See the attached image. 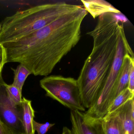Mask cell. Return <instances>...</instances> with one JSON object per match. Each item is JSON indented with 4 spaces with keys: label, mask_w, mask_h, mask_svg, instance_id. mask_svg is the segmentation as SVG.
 Returning a JSON list of instances; mask_svg holds the SVG:
<instances>
[{
    "label": "cell",
    "mask_w": 134,
    "mask_h": 134,
    "mask_svg": "<svg viewBox=\"0 0 134 134\" xmlns=\"http://www.w3.org/2000/svg\"><path fill=\"white\" fill-rule=\"evenodd\" d=\"M54 125L55 124H51L48 122L44 124H41L34 120L33 122L34 129V131L37 132V134H46Z\"/></svg>",
    "instance_id": "2e32d148"
},
{
    "label": "cell",
    "mask_w": 134,
    "mask_h": 134,
    "mask_svg": "<svg viewBox=\"0 0 134 134\" xmlns=\"http://www.w3.org/2000/svg\"><path fill=\"white\" fill-rule=\"evenodd\" d=\"M6 90L10 101L16 107L22 105V92L18 88L12 85L7 84Z\"/></svg>",
    "instance_id": "9a60e30c"
},
{
    "label": "cell",
    "mask_w": 134,
    "mask_h": 134,
    "mask_svg": "<svg viewBox=\"0 0 134 134\" xmlns=\"http://www.w3.org/2000/svg\"><path fill=\"white\" fill-rule=\"evenodd\" d=\"M14 71V80L12 85L15 86L22 92L24 83L28 77L32 74L31 72L22 64H20L16 69H12Z\"/></svg>",
    "instance_id": "4fadbf2b"
},
{
    "label": "cell",
    "mask_w": 134,
    "mask_h": 134,
    "mask_svg": "<svg viewBox=\"0 0 134 134\" xmlns=\"http://www.w3.org/2000/svg\"><path fill=\"white\" fill-rule=\"evenodd\" d=\"M104 134H124L122 121L116 111L103 118Z\"/></svg>",
    "instance_id": "8fae6325"
},
{
    "label": "cell",
    "mask_w": 134,
    "mask_h": 134,
    "mask_svg": "<svg viewBox=\"0 0 134 134\" xmlns=\"http://www.w3.org/2000/svg\"><path fill=\"white\" fill-rule=\"evenodd\" d=\"M0 73V121L12 134H26L23 122V105L16 107L10 101L6 85Z\"/></svg>",
    "instance_id": "8992f818"
},
{
    "label": "cell",
    "mask_w": 134,
    "mask_h": 134,
    "mask_svg": "<svg viewBox=\"0 0 134 134\" xmlns=\"http://www.w3.org/2000/svg\"><path fill=\"white\" fill-rule=\"evenodd\" d=\"M65 2L44 4L18 11L1 23L0 43L13 42L37 31L81 7Z\"/></svg>",
    "instance_id": "3957f363"
},
{
    "label": "cell",
    "mask_w": 134,
    "mask_h": 134,
    "mask_svg": "<svg viewBox=\"0 0 134 134\" xmlns=\"http://www.w3.org/2000/svg\"><path fill=\"white\" fill-rule=\"evenodd\" d=\"M88 13L81 6L16 41L2 44L7 62L22 64L35 76H48L80 41L81 25Z\"/></svg>",
    "instance_id": "6da1fadb"
},
{
    "label": "cell",
    "mask_w": 134,
    "mask_h": 134,
    "mask_svg": "<svg viewBox=\"0 0 134 134\" xmlns=\"http://www.w3.org/2000/svg\"><path fill=\"white\" fill-rule=\"evenodd\" d=\"M32 102L23 97L22 98L23 109V122L26 134H34L33 122L35 111L32 105Z\"/></svg>",
    "instance_id": "7c38bea8"
},
{
    "label": "cell",
    "mask_w": 134,
    "mask_h": 134,
    "mask_svg": "<svg viewBox=\"0 0 134 134\" xmlns=\"http://www.w3.org/2000/svg\"><path fill=\"white\" fill-rule=\"evenodd\" d=\"M132 58H134L129 54L124 57L116 84L114 98L128 87L130 63Z\"/></svg>",
    "instance_id": "30bf717a"
},
{
    "label": "cell",
    "mask_w": 134,
    "mask_h": 134,
    "mask_svg": "<svg viewBox=\"0 0 134 134\" xmlns=\"http://www.w3.org/2000/svg\"><path fill=\"white\" fill-rule=\"evenodd\" d=\"M134 97V93H132L128 88L125 89L114 99L108 109L107 114L113 113Z\"/></svg>",
    "instance_id": "5bb4252c"
},
{
    "label": "cell",
    "mask_w": 134,
    "mask_h": 134,
    "mask_svg": "<svg viewBox=\"0 0 134 134\" xmlns=\"http://www.w3.org/2000/svg\"><path fill=\"white\" fill-rule=\"evenodd\" d=\"M46 96L58 102L71 110L85 112L81 103L77 80L60 75L47 76L40 81Z\"/></svg>",
    "instance_id": "5b68a950"
},
{
    "label": "cell",
    "mask_w": 134,
    "mask_h": 134,
    "mask_svg": "<svg viewBox=\"0 0 134 134\" xmlns=\"http://www.w3.org/2000/svg\"><path fill=\"white\" fill-rule=\"evenodd\" d=\"M3 67H2V66H0V73H1V72H2V69H3Z\"/></svg>",
    "instance_id": "44dd1931"
},
{
    "label": "cell",
    "mask_w": 134,
    "mask_h": 134,
    "mask_svg": "<svg viewBox=\"0 0 134 134\" xmlns=\"http://www.w3.org/2000/svg\"><path fill=\"white\" fill-rule=\"evenodd\" d=\"M70 121L73 134H104L103 119L95 118L79 110H71Z\"/></svg>",
    "instance_id": "52a82bcc"
},
{
    "label": "cell",
    "mask_w": 134,
    "mask_h": 134,
    "mask_svg": "<svg viewBox=\"0 0 134 134\" xmlns=\"http://www.w3.org/2000/svg\"><path fill=\"white\" fill-rule=\"evenodd\" d=\"M0 134H12L11 132L0 121Z\"/></svg>",
    "instance_id": "d6986e66"
},
{
    "label": "cell",
    "mask_w": 134,
    "mask_h": 134,
    "mask_svg": "<svg viewBox=\"0 0 134 134\" xmlns=\"http://www.w3.org/2000/svg\"><path fill=\"white\" fill-rule=\"evenodd\" d=\"M127 54L134 58L133 52L126 39L123 22L121 21L118 25L116 51L109 76L95 103L88 109L85 112L86 114L99 119H103L107 114L108 109L114 99L118 77L123 59Z\"/></svg>",
    "instance_id": "277c9868"
},
{
    "label": "cell",
    "mask_w": 134,
    "mask_h": 134,
    "mask_svg": "<svg viewBox=\"0 0 134 134\" xmlns=\"http://www.w3.org/2000/svg\"><path fill=\"white\" fill-rule=\"evenodd\" d=\"M128 88L134 93V58H132L130 63L129 70V80Z\"/></svg>",
    "instance_id": "e0dca14e"
},
{
    "label": "cell",
    "mask_w": 134,
    "mask_h": 134,
    "mask_svg": "<svg viewBox=\"0 0 134 134\" xmlns=\"http://www.w3.org/2000/svg\"><path fill=\"white\" fill-rule=\"evenodd\" d=\"M84 8L94 18L107 13L120 14V11L115 8L109 3L104 1H81Z\"/></svg>",
    "instance_id": "9c48e42d"
},
{
    "label": "cell",
    "mask_w": 134,
    "mask_h": 134,
    "mask_svg": "<svg viewBox=\"0 0 134 134\" xmlns=\"http://www.w3.org/2000/svg\"><path fill=\"white\" fill-rule=\"evenodd\" d=\"M1 27H2V25H1V23H0V31L1 30Z\"/></svg>",
    "instance_id": "7402d4cb"
},
{
    "label": "cell",
    "mask_w": 134,
    "mask_h": 134,
    "mask_svg": "<svg viewBox=\"0 0 134 134\" xmlns=\"http://www.w3.org/2000/svg\"><path fill=\"white\" fill-rule=\"evenodd\" d=\"M7 55L6 49L2 44L0 43V66L3 68L7 63Z\"/></svg>",
    "instance_id": "ac0fdd59"
},
{
    "label": "cell",
    "mask_w": 134,
    "mask_h": 134,
    "mask_svg": "<svg viewBox=\"0 0 134 134\" xmlns=\"http://www.w3.org/2000/svg\"><path fill=\"white\" fill-rule=\"evenodd\" d=\"M62 134H73L71 130L66 127H63Z\"/></svg>",
    "instance_id": "ffe728a7"
},
{
    "label": "cell",
    "mask_w": 134,
    "mask_h": 134,
    "mask_svg": "<svg viewBox=\"0 0 134 134\" xmlns=\"http://www.w3.org/2000/svg\"><path fill=\"white\" fill-rule=\"evenodd\" d=\"M121 21L117 14L105 13L99 16L96 26L87 33L93 39V48L77 80L85 108L94 104L109 76L116 51L118 25Z\"/></svg>",
    "instance_id": "7a4b0ae2"
},
{
    "label": "cell",
    "mask_w": 134,
    "mask_h": 134,
    "mask_svg": "<svg viewBox=\"0 0 134 134\" xmlns=\"http://www.w3.org/2000/svg\"><path fill=\"white\" fill-rule=\"evenodd\" d=\"M134 99L129 100L115 111L122 121L124 134H134Z\"/></svg>",
    "instance_id": "ba28073f"
}]
</instances>
